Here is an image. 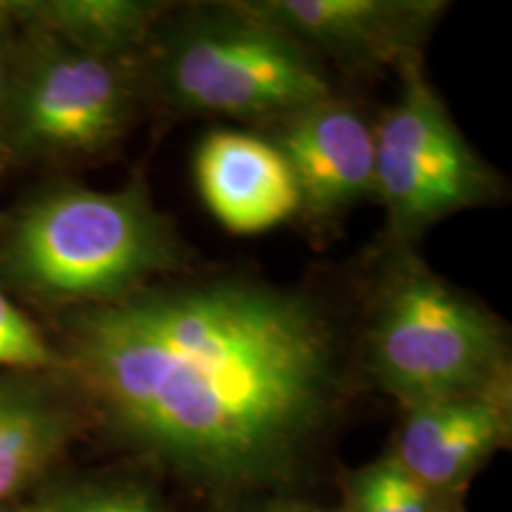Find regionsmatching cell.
I'll list each match as a JSON object with an SVG mask.
<instances>
[{
	"mask_svg": "<svg viewBox=\"0 0 512 512\" xmlns=\"http://www.w3.org/2000/svg\"><path fill=\"white\" fill-rule=\"evenodd\" d=\"M121 439L211 489L275 484L342 392V342L311 294L254 278L150 285L69 325Z\"/></svg>",
	"mask_w": 512,
	"mask_h": 512,
	"instance_id": "1",
	"label": "cell"
},
{
	"mask_svg": "<svg viewBox=\"0 0 512 512\" xmlns=\"http://www.w3.org/2000/svg\"><path fill=\"white\" fill-rule=\"evenodd\" d=\"M188 261V247L143 183L43 192L15 216L3 247L12 283L41 302L86 309L157 285Z\"/></svg>",
	"mask_w": 512,
	"mask_h": 512,
	"instance_id": "2",
	"label": "cell"
},
{
	"mask_svg": "<svg viewBox=\"0 0 512 512\" xmlns=\"http://www.w3.org/2000/svg\"><path fill=\"white\" fill-rule=\"evenodd\" d=\"M363 366L406 408L501 392L510 389L508 332L413 249H394L370 297Z\"/></svg>",
	"mask_w": 512,
	"mask_h": 512,
	"instance_id": "3",
	"label": "cell"
},
{
	"mask_svg": "<svg viewBox=\"0 0 512 512\" xmlns=\"http://www.w3.org/2000/svg\"><path fill=\"white\" fill-rule=\"evenodd\" d=\"M143 57L178 112L271 124L332 95L323 62L240 3L169 10Z\"/></svg>",
	"mask_w": 512,
	"mask_h": 512,
	"instance_id": "4",
	"label": "cell"
},
{
	"mask_svg": "<svg viewBox=\"0 0 512 512\" xmlns=\"http://www.w3.org/2000/svg\"><path fill=\"white\" fill-rule=\"evenodd\" d=\"M399 98L375 126L373 197L389 242L411 249L434 223L501 197V176L467 143L425 67L399 69Z\"/></svg>",
	"mask_w": 512,
	"mask_h": 512,
	"instance_id": "5",
	"label": "cell"
},
{
	"mask_svg": "<svg viewBox=\"0 0 512 512\" xmlns=\"http://www.w3.org/2000/svg\"><path fill=\"white\" fill-rule=\"evenodd\" d=\"M138 83L136 62L107 60L29 31L17 43L0 143L19 157L107 150L133 124Z\"/></svg>",
	"mask_w": 512,
	"mask_h": 512,
	"instance_id": "6",
	"label": "cell"
},
{
	"mask_svg": "<svg viewBox=\"0 0 512 512\" xmlns=\"http://www.w3.org/2000/svg\"><path fill=\"white\" fill-rule=\"evenodd\" d=\"M242 8L318 57L351 67H401L422 60L444 0H242Z\"/></svg>",
	"mask_w": 512,
	"mask_h": 512,
	"instance_id": "7",
	"label": "cell"
},
{
	"mask_svg": "<svg viewBox=\"0 0 512 512\" xmlns=\"http://www.w3.org/2000/svg\"><path fill=\"white\" fill-rule=\"evenodd\" d=\"M266 138L290 166L306 216L335 219L373 197L375 126L351 102H313L271 121Z\"/></svg>",
	"mask_w": 512,
	"mask_h": 512,
	"instance_id": "8",
	"label": "cell"
},
{
	"mask_svg": "<svg viewBox=\"0 0 512 512\" xmlns=\"http://www.w3.org/2000/svg\"><path fill=\"white\" fill-rule=\"evenodd\" d=\"M192 171L207 209L233 233H264L299 214L290 166L266 136L216 128L197 145Z\"/></svg>",
	"mask_w": 512,
	"mask_h": 512,
	"instance_id": "9",
	"label": "cell"
},
{
	"mask_svg": "<svg viewBox=\"0 0 512 512\" xmlns=\"http://www.w3.org/2000/svg\"><path fill=\"white\" fill-rule=\"evenodd\" d=\"M394 458L444 498L463 486L510 432V389L451 396L406 408Z\"/></svg>",
	"mask_w": 512,
	"mask_h": 512,
	"instance_id": "10",
	"label": "cell"
},
{
	"mask_svg": "<svg viewBox=\"0 0 512 512\" xmlns=\"http://www.w3.org/2000/svg\"><path fill=\"white\" fill-rule=\"evenodd\" d=\"M169 8L159 0H29L0 12L83 53L136 62Z\"/></svg>",
	"mask_w": 512,
	"mask_h": 512,
	"instance_id": "11",
	"label": "cell"
},
{
	"mask_svg": "<svg viewBox=\"0 0 512 512\" xmlns=\"http://www.w3.org/2000/svg\"><path fill=\"white\" fill-rule=\"evenodd\" d=\"M69 432L72 415L43 384L0 380V503L60 456Z\"/></svg>",
	"mask_w": 512,
	"mask_h": 512,
	"instance_id": "12",
	"label": "cell"
},
{
	"mask_svg": "<svg viewBox=\"0 0 512 512\" xmlns=\"http://www.w3.org/2000/svg\"><path fill=\"white\" fill-rule=\"evenodd\" d=\"M441 501L403 470L394 453L363 467L349 482V512H439Z\"/></svg>",
	"mask_w": 512,
	"mask_h": 512,
	"instance_id": "13",
	"label": "cell"
},
{
	"mask_svg": "<svg viewBox=\"0 0 512 512\" xmlns=\"http://www.w3.org/2000/svg\"><path fill=\"white\" fill-rule=\"evenodd\" d=\"M55 363L50 344L0 287V368L46 370Z\"/></svg>",
	"mask_w": 512,
	"mask_h": 512,
	"instance_id": "14",
	"label": "cell"
},
{
	"mask_svg": "<svg viewBox=\"0 0 512 512\" xmlns=\"http://www.w3.org/2000/svg\"><path fill=\"white\" fill-rule=\"evenodd\" d=\"M53 512H162L145 491L136 486H102L62 498Z\"/></svg>",
	"mask_w": 512,
	"mask_h": 512,
	"instance_id": "15",
	"label": "cell"
},
{
	"mask_svg": "<svg viewBox=\"0 0 512 512\" xmlns=\"http://www.w3.org/2000/svg\"><path fill=\"white\" fill-rule=\"evenodd\" d=\"M15 53H17V43L12 41L8 22H5V15L0 12V131H3L5 110H8V100H10L12 72H15Z\"/></svg>",
	"mask_w": 512,
	"mask_h": 512,
	"instance_id": "16",
	"label": "cell"
},
{
	"mask_svg": "<svg viewBox=\"0 0 512 512\" xmlns=\"http://www.w3.org/2000/svg\"><path fill=\"white\" fill-rule=\"evenodd\" d=\"M249 512H332V510L318 508V505H311V503H297V501H271V503L259 505V508H256V510H249Z\"/></svg>",
	"mask_w": 512,
	"mask_h": 512,
	"instance_id": "17",
	"label": "cell"
},
{
	"mask_svg": "<svg viewBox=\"0 0 512 512\" xmlns=\"http://www.w3.org/2000/svg\"><path fill=\"white\" fill-rule=\"evenodd\" d=\"M10 512H53V508H24V510H10Z\"/></svg>",
	"mask_w": 512,
	"mask_h": 512,
	"instance_id": "18",
	"label": "cell"
},
{
	"mask_svg": "<svg viewBox=\"0 0 512 512\" xmlns=\"http://www.w3.org/2000/svg\"><path fill=\"white\" fill-rule=\"evenodd\" d=\"M439 512H460L458 508H446V505H444V508H441Z\"/></svg>",
	"mask_w": 512,
	"mask_h": 512,
	"instance_id": "19",
	"label": "cell"
}]
</instances>
